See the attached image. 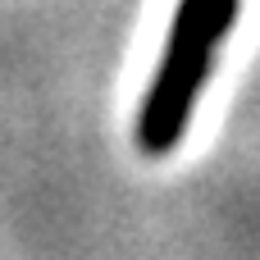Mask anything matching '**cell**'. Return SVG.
I'll return each mask as SVG.
<instances>
[{
  "instance_id": "6da1fadb",
  "label": "cell",
  "mask_w": 260,
  "mask_h": 260,
  "mask_svg": "<svg viewBox=\"0 0 260 260\" xmlns=\"http://www.w3.org/2000/svg\"><path fill=\"white\" fill-rule=\"evenodd\" d=\"M242 14V0H178L160 64L146 82V96L133 119V142L146 160H165L192 128L197 101L210 82V69Z\"/></svg>"
}]
</instances>
